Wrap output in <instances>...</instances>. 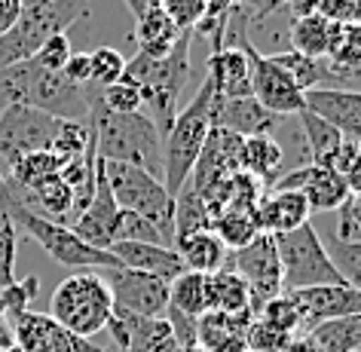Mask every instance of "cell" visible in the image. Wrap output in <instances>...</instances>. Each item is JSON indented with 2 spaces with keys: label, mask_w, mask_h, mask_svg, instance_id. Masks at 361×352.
<instances>
[{
  "label": "cell",
  "mask_w": 361,
  "mask_h": 352,
  "mask_svg": "<svg viewBox=\"0 0 361 352\" xmlns=\"http://www.w3.org/2000/svg\"><path fill=\"white\" fill-rule=\"evenodd\" d=\"M89 123L95 129V150L107 162L138 166L162 181V135L147 114H111L104 111L98 86H86Z\"/></svg>",
  "instance_id": "6da1fadb"
},
{
  "label": "cell",
  "mask_w": 361,
  "mask_h": 352,
  "mask_svg": "<svg viewBox=\"0 0 361 352\" xmlns=\"http://www.w3.org/2000/svg\"><path fill=\"white\" fill-rule=\"evenodd\" d=\"M190 43H193V31H184L178 47L166 59H147L141 52L126 59L123 77H129L132 83L141 86L144 107L150 111L147 116L159 135H166L178 116L180 92L187 86V77H190Z\"/></svg>",
  "instance_id": "7a4b0ae2"
},
{
  "label": "cell",
  "mask_w": 361,
  "mask_h": 352,
  "mask_svg": "<svg viewBox=\"0 0 361 352\" xmlns=\"http://www.w3.org/2000/svg\"><path fill=\"white\" fill-rule=\"evenodd\" d=\"M212 102H214V86L205 77L200 92L193 95V102L180 107L171 129L162 135V184H166L171 200L187 184V178H190L196 159H200L205 147V138L212 132Z\"/></svg>",
  "instance_id": "3957f363"
},
{
  "label": "cell",
  "mask_w": 361,
  "mask_h": 352,
  "mask_svg": "<svg viewBox=\"0 0 361 352\" xmlns=\"http://www.w3.org/2000/svg\"><path fill=\"white\" fill-rule=\"evenodd\" d=\"M0 212L13 221L16 230L37 242V245L61 267H74V269H116L120 267V260H116L111 251H98L92 245H86V242L71 227H65V224L40 218V214H34L31 209H25L19 202V196L10 190V184H6L4 196H0Z\"/></svg>",
  "instance_id": "277c9868"
},
{
  "label": "cell",
  "mask_w": 361,
  "mask_h": 352,
  "mask_svg": "<svg viewBox=\"0 0 361 352\" xmlns=\"http://www.w3.org/2000/svg\"><path fill=\"white\" fill-rule=\"evenodd\" d=\"M89 16V0H25L22 16L0 37V68L34 59L43 43Z\"/></svg>",
  "instance_id": "5b68a950"
},
{
  "label": "cell",
  "mask_w": 361,
  "mask_h": 352,
  "mask_svg": "<svg viewBox=\"0 0 361 352\" xmlns=\"http://www.w3.org/2000/svg\"><path fill=\"white\" fill-rule=\"evenodd\" d=\"M49 319L59 322L80 340H92L98 331L107 328L114 315V297L107 291V282L92 269L61 279L49 301Z\"/></svg>",
  "instance_id": "8992f818"
},
{
  "label": "cell",
  "mask_w": 361,
  "mask_h": 352,
  "mask_svg": "<svg viewBox=\"0 0 361 352\" xmlns=\"http://www.w3.org/2000/svg\"><path fill=\"white\" fill-rule=\"evenodd\" d=\"M224 43H236L242 56L248 61V80H251V98L267 107L269 114L285 116V114H300L303 111V92L294 86V80L285 74L269 56H264L248 37V13L239 10L230 19L227 37Z\"/></svg>",
  "instance_id": "52a82bcc"
},
{
  "label": "cell",
  "mask_w": 361,
  "mask_h": 352,
  "mask_svg": "<svg viewBox=\"0 0 361 352\" xmlns=\"http://www.w3.org/2000/svg\"><path fill=\"white\" fill-rule=\"evenodd\" d=\"M104 162V178L111 187L116 205L123 212H132L138 218L150 221L153 227L162 230V236L175 248V200L169 196L166 184L157 175L144 171L138 166H126V162Z\"/></svg>",
  "instance_id": "ba28073f"
},
{
  "label": "cell",
  "mask_w": 361,
  "mask_h": 352,
  "mask_svg": "<svg viewBox=\"0 0 361 352\" xmlns=\"http://www.w3.org/2000/svg\"><path fill=\"white\" fill-rule=\"evenodd\" d=\"M273 242L279 251V264H282V294L315 285H343V276L331 264L324 242L312 224H303L291 233H279Z\"/></svg>",
  "instance_id": "9c48e42d"
},
{
  "label": "cell",
  "mask_w": 361,
  "mask_h": 352,
  "mask_svg": "<svg viewBox=\"0 0 361 352\" xmlns=\"http://www.w3.org/2000/svg\"><path fill=\"white\" fill-rule=\"evenodd\" d=\"M59 123L61 120L56 116L22 104L0 111V162L10 169L13 162H19L28 153L52 150Z\"/></svg>",
  "instance_id": "30bf717a"
},
{
  "label": "cell",
  "mask_w": 361,
  "mask_h": 352,
  "mask_svg": "<svg viewBox=\"0 0 361 352\" xmlns=\"http://www.w3.org/2000/svg\"><path fill=\"white\" fill-rule=\"evenodd\" d=\"M107 291L114 297V310L138 315V319H166L169 312V282L138 269H104Z\"/></svg>",
  "instance_id": "8fae6325"
},
{
  "label": "cell",
  "mask_w": 361,
  "mask_h": 352,
  "mask_svg": "<svg viewBox=\"0 0 361 352\" xmlns=\"http://www.w3.org/2000/svg\"><path fill=\"white\" fill-rule=\"evenodd\" d=\"M230 260H233V273L245 279L255 310H260L267 301L282 294V264H279V251L269 233H257L248 245L233 251Z\"/></svg>",
  "instance_id": "7c38bea8"
},
{
  "label": "cell",
  "mask_w": 361,
  "mask_h": 352,
  "mask_svg": "<svg viewBox=\"0 0 361 352\" xmlns=\"http://www.w3.org/2000/svg\"><path fill=\"white\" fill-rule=\"evenodd\" d=\"M297 306L300 315V331H312L315 324L324 322H337V319H352L361 315V291L352 285H315V288H303V291H291L288 294Z\"/></svg>",
  "instance_id": "4fadbf2b"
},
{
  "label": "cell",
  "mask_w": 361,
  "mask_h": 352,
  "mask_svg": "<svg viewBox=\"0 0 361 352\" xmlns=\"http://www.w3.org/2000/svg\"><path fill=\"white\" fill-rule=\"evenodd\" d=\"M6 328H10L13 343L22 352H89L92 349V343L74 337L59 322H52L47 312L25 310L19 315H13L6 322Z\"/></svg>",
  "instance_id": "5bb4252c"
},
{
  "label": "cell",
  "mask_w": 361,
  "mask_h": 352,
  "mask_svg": "<svg viewBox=\"0 0 361 352\" xmlns=\"http://www.w3.org/2000/svg\"><path fill=\"white\" fill-rule=\"evenodd\" d=\"M276 190H294L300 193L312 212H337L343 202L349 200V190L343 178L334 169H319V166H300L288 175L276 178Z\"/></svg>",
  "instance_id": "9a60e30c"
},
{
  "label": "cell",
  "mask_w": 361,
  "mask_h": 352,
  "mask_svg": "<svg viewBox=\"0 0 361 352\" xmlns=\"http://www.w3.org/2000/svg\"><path fill=\"white\" fill-rule=\"evenodd\" d=\"M116 218H120V205H116L111 187H107L104 162H102V157H98V162H95V193H92V200H89L86 212L71 224V230H74L86 245H92L98 251H107L114 245Z\"/></svg>",
  "instance_id": "2e32d148"
},
{
  "label": "cell",
  "mask_w": 361,
  "mask_h": 352,
  "mask_svg": "<svg viewBox=\"0 0 361 352\" xmlns=\"http://www.w3.org/2000/svg\"><path fill=\"white\" fill-rule=\"evenodd\" d=\"M303 107L337 129L343 138H361V89H310L303 92Z\"/></svg>",
  "instance_id": "e0dca14e"
},
{
  "label": "cell",
  "mask_w": 361,
  "mask_h": 352,
  "mask_svg": "<svg viewBox=\"0 0 361 352\" xmlns=\"http://www.w3.org/2000/svg\"><path fill=\"white\" fill-rule=\"evenodd\" d=\"M282 116L269 114L260 107L255 98H218L212 102V129L233 132L239 138H260V135H273Z\"/></svg>",
  "instance_id": "ac0fdd59"
},
{
  "label": "cell",
  "mask_w": 361,
  "mask_h": 352,
  "mask_svg": "<svg viewBox=\"0 0 361 352\" xmlns=\"http://www.w3.org/2000/svg\"><path fill=\"white\" fill-rule=\"evenodd\" d=\"M107 251L120 260V267L157 276L162 282H175V279L184 273V260H180V255L175 248H166V245H150V242H114Z\"/></svg>",
  "instance_id": "d6986e66"
},
{
  "label": "cell",
  "mask_w": 361,
  "mask_h": 352,
  "mask_svg": "<svg viewBox=\"0 0 361 352\" xmlns=\"http://www.w3.org/2000/svg\"><path fill=\"white\" fill-rule=\"evenodd\" d=\"M255 224L260 233H269V236L291 233L297 227H303V224H310V205L294 190L264 193L255 209Z\"/></svg>",
  "instance_id": "ffe728a7"
},
{
  "label": "cell",
  "mask_w": 361,
  "mask_h": 352,
  "mask_svg": "<svg viewBox=\"0 0 361 352\" xmlns=\"http://www.w3.org/2000/svg\"><path fill=\"white\" fill-rule=\"evenodd\" d=\"M218 98H245L251 95V80H248V61L242 56L236 43H224L218 52L209 56V74Z\"/></svg>",
  "instance_id": "44dd1931"
},
{
  "label": "cell",
  "mask_w": 361,
  "mask_h": 352,
  "mask_svg": "<svg viewBox=\"0 0 361 352\" xmlns=\"http://www.w3.org/2000/svg\"><path fill=\"white\" fill-rule=\"evenodd\" d=\"M175 251L184 260V269H190V273L214 276L221 269H230L227 267L230 248L218 239L214 230H196V233H187V236H178Z\"/></svg>",
  "instance_id": "7402d4cb"
},
{
  "label": "cell",
  "mask_w": 361,
  "mask_h": 352,
  "mask_svg": "<svg viewBox=\"0 0 361 352\" xmlns=\"http://www.w3.org/2000/svg\"><path fill=\"white\" fill-rule=\"evenodd\" d=\"M340 25L328 22L319 13L310 16H291V28H288V37H291L294 52H300L306 59H328V52L334 47V37H337Z\"/></svg>",
  "instance_id": "603a6c76"
},
{
  "label": "cell",
  "mask_w": 361,
  "mask_h": 352,
  "mask_svg": "<svg viewBox=\"0 0 361 352\" xmlns=\"http://www.w3.org/2000/svg\"><path fill=\"white\" fill-rule=\"evenodd\" d=\"M209 312L255 319V301H251L245 279L233 269H221V273L209 276Z\"/></svg>",
  "instance_id": "cb8c5ba5"
},
{
  "label": "cell",
  "mask_w": 361,
  "mask_h": 352,
  "mask_svg": "<svg viewBox=\"0 0 361 352\" xmlns=\"http://www.w3.org/2000/svg\"><path fill=\"white\" fill-rule=\"evenodd\" d=\"M180 34L184 31H178V25L159 6L144 13L141 19H135V43H138L141 56H147V59H166L178 47Z\"/></svg>",
  "instance_id": "d4e9b609"
},
{
  "label": "cell",
  "mask_w": 361,
  "mask_h": 352,
  "mask_svg": "<svg viewBox=\"0 0 361 352\" xmlns=\"http://www.w3.org/2000/svg\"><path fill=\"white\" fill-rule=\"evenodd\" d=\"M276 61L279 68L285 71L288 77L294 80V86L300 89V92H310V89H334V86H346L343 80L334 74L328 59H306L300 52H276V56H269Z\"/></svg>",
  "instance_id": "484cf974"
},
{
  "label": "cell",
  "mask_w": 361,
  "mask_h": 352,
  "mask_svg": "<svg viewBox=\"0 0 361 352\" xmlns=\"http://www.w3.org/2000/svg\"><path fill=\"white\" fill-rule=\"evenodd\" d=\"M282 159H285V153L273 135L245 138V144H242V171L260 184H276Z\"/></svg>",
  "instance_id": "4316f807"
},
{
  "label": "cell",
  "mask_w": 361,
  "mask_h": 352,
  "mask_svg": "<svg viewBox=\"0 0 361 352\" xmlns=\"http://www.w3.org/2000/svg\"><path fill=\"white\" fill-rule=\"evenodd\" d=\"M300 126H303V135H306V150H310V166H319V169H334L337 162V153L343 147V135L337 129H331L324 120H319L315 114H310L303 107L300 111Z\"/></svg>",
  "instance_id": "83f0119b"
},
{
  "label": "cell",
  "mask_w": 361,
  "mask_h": 352,
  "mask_svg": "<svg viewBox=\"0 0 361 352\" xmlns=\"http://www.w3.org/2000/svg\"><path fill=\"white\" fill-rule=\"evenodd\" d=\"M169 306L190 319H202L209 312V276L184 269L175 282H169Z\"/></svg>",
  "instance_id": "f1b7e54d"
},
{
  "label": "cell",
  "mask_w": 361,
  "mask_h": 352,
  "mask_svg": "<svg viewBox=\"0 0 361 352\" xmlns=\"http://www.w3.org/2000/svg\"><path fill=\"white\" fill-rule=\"evenodd\" d=\"M328 65L343 83H352L361 77V28L358 25H340L334 47L328 52Z\"/></svg>",
  "instance_id": "f546056e"
},
{
  "label": "cell",
  "mask_w": 361,
  "mask_h": 352,
  "mask_svg": "<svg viewBox=\"0 0 361 352\" xmlns=\"http://www.w3.org/2000/svg\"><path fill=\"white\" fill-rule=\"evenodd\" d=\"M61 166H65V162H61L52 150H37V153L22 157L19 162H13V166L4 171V178L13 187H19V190H34V187L43 184L47 178L59 175Z\"/></svg>",
  "instance_id": "4dcf8cb0"
},
{
  "label": "cell",
  "mask_w": 361,
  "mask_h": 352,
  "mask_svg": "<svg viewBox=\"0 0 361 352\" xmlns=\"http://www.w3.org/2000/svg\"><path fill=\"white\" fill-rule=\"evenodd\" d=\"M212 230L218 233V239L230 251L248 245V242L260 233L257 224H255V214H248V212H221L218 218L212 221Z\"/></svg>",
  "instance_id": "1f68e13d"
},
{
  "label": "cell",
  "mask_w": 361,
  "mask_h": 352,
  "mask_svg": "<svg viewBox=\"0 0 361 352\" xmlns=\"http://www.w3.org/2000/svg\"><path fill=\"white\" fill-rule=\"evenodd\" d=\"M324 251H328L331 264L337 267V273L343 276V282L361 291V242H340L331 236Z\"/></svg>",
  "instance_id": "d6a6232c"
},
{
  "label": "cell",
  "mask_w": 361,
  "mask_h": 352,
  "mask_svg": "<svg viewBox=\"0 0 361 352\" xmlns=\"http://www.w3.org/2000/svg\"><path fill=\"white\" fill-rule=\"evenodd\" d=\"M114 242H150V245L171 248V242L162 236L159 227H153L150 221H144L132 212H123V209H120V218H116V227H114Z\"/></svg>",
  "instance_id": "836d02e7"
},
{
  "label": "cell",
  "mask_w": 361,
  "mask_h": 352,
  "mask_svg": "<svg viewBox=\"0 0 361 352\" xmlns=\"http://www.w3.org/2000/svg\"><path fill=\"white\" fill-rule=\"evenodd\" d=\"M89 68H92V74H89V86L107 89V86H114L116 80H123L126 59L111 47H98L95 52H89Z\"/></svg>",
  "instance_id": "e575fe53"
},
{
  "label": "cell",
  "mask_w": 361,
  "mask_h": 352,
  "mask_svg": "<svg viewBox=\"0 0 361 352\" xmlns=\"http://www.w3.org/2000/svg\"><path fill=\"white\" fill-rule=\"evenodd\" d=\"M98 98H102L104 111H111V114H138L144 107L141 86L132 83L129 77L116 80V83L107 89H98Z\"/></svg>",
  "instance_id": "d590c367"
},
{
  "label": "cell",
  "mask_w": 361,
  "mask_h": 352,
  "mask_svg": "<svg viewBox=\"0 0 361 352\" xmlns=\"http://www.w3.org/2000/svg\"><path fill=\"white\" fill-rule=\"evenodd\" d=\"M16 248H19V230L0 212V291L16 285Z\"/></svg>",
  "instance_id": "8d00e7d4"
},
{
  "label": "cell",
  "mask_w": 361,
  "mask_h": 352,
  "mask_svg": "<svg viewBox=\"0 0 361 352\" xmlns=\"http://www.w3.org/2000/svg\"><path fill=\"white\" fill-rule=\"evenodd\" d=\"M212 0H159V10L178 25V31H193L202 22Z\"/></svg>",
  "instance_id": "74e56055"
},
{
  "label": "cell",
  "mask_w": 361,
  "mask_h": 352,
  "mask_svg": "<svg viewBox=\"0 0 361 352\" xmlns=\"http://www.w3.org/2000/svg\"><path fill=\"white\" fill-rule=\"evenodd\" d=\"M334 171L343 178L349 193H361V147L355 141H343V147L337 153V162H334Z\"/></svg>",
  "instance_id": "f35d334b"
},
{
  "label": "cell",
  "mask_w": 361,
  "mask_h": 352,
  "mask_svg": "<svg viewBox=\"0 0 361 352\" xmlns=\"http://www.w3.org/2000/svg\"><path fill=\"white\" fill-rule=\"evenodd\" d=\"M71 56H74V49H71L68 34H56V37H49L37 52H34L31 61L40 65L43 71H56V74H61V68L68 65Z\"/></svg>",
  "instance_id": "ab89813d"
},
{
  "label": "cell",
  "mask_w": 361,
  "mask_h": 352,
  "mask_svg": "<svg viewBox=\"0 0 361 352\" xmlns=\"http://www.w3.org/2000/svg\"><path fill=\"white\" fill-rule=\"evenodd\" d=\"M340 242H361V193H349V200L337 209V233Z\"/></svg>",
  "instance_id": "60d3db41"
},
{
  "label": "cell",
  "mask_w": 361,
  "mask_h": 352,
  "mask_svg": "<svg viewBox=\"0 0 361 352\" xmlns=\"http://www.w3.org/2000/svg\"><path fill=\"white\" fill-rule=\"evenodd\" d=\"M319 16L334 25H358L361 28V0H319Z\"/></svg>",
  "instance_id": "b9f144b4"
},
{
  "label": "cell",
  "mask_w": 361,
  "mask_h": 352,
  "mask_svg": "<svg viewBox=\"0 0 361 352\" xmlns=\"http://www.w3.org/2000/svg\"><path fill=\"white\" fill-rule=\"evenodd\" d=\"M61 74L74 86H89V74H92V68H89V52H74V56L68 59V65L61 68Z\"/></svg>",
  "instance_id": "7bdbcfd3"
},
{
  "label": "cell",
  "mask_w": 361,
  "mask_h": 352,
  "mask_svg": "<svg viewBox=\"0 0 361 352\" xmlns=\"http://www.w3.org/2000/svg\"><path fill=\"white\" fill-rule=\"evenodd\" d=\"M22 4H25V0H0V37H4V34L10 31L16 22H19Z\"/></svg>",
  "instance_id": "ee69618b"
},
{
  "label": "cell",
  "mask_w": 361,
  "mask_h": 352,
  "mask_svg": "<svg viewBox=\"0 0 361 352\" xmlns=\"http://www.w3.org/2000/svg\"><path fill=\"white\" fill-rule=\"evenodd\" d=\"M126 6H129V13L135 16V19H141L144 13L157 10V6H159V0H126Z\"/></svg>",
  "instance_id": "f6af8a7d"
},
{
  "label": "cell",
  "mask_w": 361,
  "mask_h": 352,
  "mask_svg": "<svg viewBox=\"0 0 361 352\" xmlns=\"http://www.w3.org/2000/svg\"><path fill=\"white\" fill-rule=\"evenodd\" d=\"M352 352H361V315H355V349Z\"/></svg>",
  "instance_id": "bcb514c9"
},
{
  "label": "cell",
  "mask_w": 361,
  "mask_h": 352,
  "mask_svg": "<svg viewBox=\"0 0 361 352\" xmlns=\"http://www.w3.org/2000/svg\"><path fill=\"white\" fill-rule=\"evenodd\" d=\"M89 352H123V349L114 346V343H107V346H95V343H92V349H89Z\"/></svg>",
  "instance_id": "7dc6e473"
},
{
  "label": "cell",
  "mask_w": 361,
  "mask_h": 352,
  "mask_svg": "<svg viewBox=\"0 0 361 352\" xmlns=\"http://www.w3.org/2000/svg\"><path fill=\"white\" fill-rule=\"evenodd\" d=\"M285 4H291V0H273V13L279 10V6H285Z\"/></svg>",
  "instance_id": "c3c4849f"
},
{
  "label": "cell",
  "mask_w": 361,
  "mask_h": 352,
  "mask_svg": "<svg viewBox=\"0 0 361 352\" xmlns=\"http://www.w3.org/2000/svg\"><path fill=\"white\" fill-rule=\"evenodd\" d=\"M355 144H358V147H361V138H358V141H355Z\"/></svg>",
  "instance_id": "681fc988"
}]
</instances>
